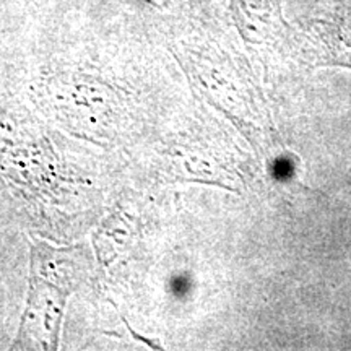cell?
I'll return each instance as SVG.
<instances>
[{"label":"cell","mask_w":351,"mask_h":351,"mask_svg":"<svg viewBox=\"0 0 351 351\" xmlns=\"http://www.w3.org/2000/svg\"><path fill=\"white\" fill-rule=\"evenodd\" d=\"M83 247L54 249L33 244L32 288L21 319L19 348L57 350L65 302L86 278L88 256Z\"/></svg>","instance_id":"6da1fadb"}]
</instances>
